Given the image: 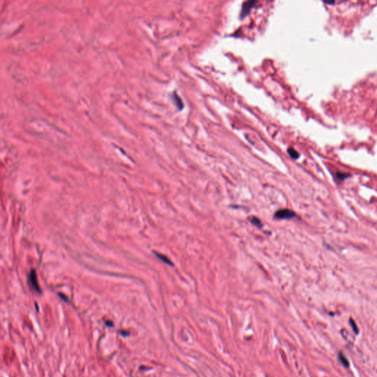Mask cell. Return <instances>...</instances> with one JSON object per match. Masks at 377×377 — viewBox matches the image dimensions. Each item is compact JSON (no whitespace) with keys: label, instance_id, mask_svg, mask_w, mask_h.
Here are the masks:
<instances>
[{"label":"cell","instance_id":"obj_1","mask_svg":"<svg viewBox=\"0 0 377 377\" xmlns=\"http://www.w3.org/2000/svg\"><path fill=\"white\" fill-rule=\"evenodd\" d=\"M27 284L31 290L35 293L41 295L42 294V290L38 283L37 272L36 269H32L27 275Z\"/></svg>","mask_w":377,"mask_h":377},{"label":"cell","instance_id":"obj_2","mask_svg":"<svg viewBox=\"0 0 377 377\" xmlns=\"http://www.w3.org/2000/svg\"><path fill=\"white\" fill-rule=\"evenodd\" d=\"M275 218L279 220L283 219H291V218L296 217V213L293 211L287 208H284V209H280L277 211L274 214Z\"/></svg>","mask_w":377,"mask_h":377},{"label":"cell","instance_id":"obj_3","mask_svg":"<svg viewBox=\"0 0 377 377\" xmlns=\"http://www.w3.org/2000/svg\"><path fill=\"white\" fill-rule=\"evenodd\" d=\"M257 3L256 1H247L245 2L244 4L242 5V9L241 11V14H240V17L241 18H244L245 16L248 15V13H249V11H251L252 8L254 7L255 5Z\"/></svg>","mask_w":377,"mask_h":377},{"label":"cell","instance_id":"obj_4","mask_svg":"<svg viewBox=\"0 0 377 377\" xmlns=\"http://www.w3.org/2000/svg\"><path fill=\"white\" fill-rule=\"evenodd\" d=\"M339 360H340V363L344 365L346 368H348V366H349V363H348V360H347V358L345 356V355L343 354V353H339Z\"/></svg>","mask_w":377,"mask_h":377},{"label":"cell","instance_id":"obj_5","mask_svg":"<svg viewBox=\"0 0 377 377\" xmlns=\"http://www.w3.org/2000/svg\"><path fill=\"white\" fill-rule=\"evenodd\" d=\"M287 152H288V154H289L293 158L297 159V158H298V157H299V153H298L296 150L293 149V148H291V147L289 148V149L287 150Z\"/></svg>","mask_w":377,"mask_h":377},{"label":"cell","instance_id":"obj_6","mask_svg":"<svg viewBox=\"0 0 377 377\" xmlns=\"http://www.w3.org/2000/svg\"><path fill=\"white\" fill-rule=\"evenodd\" d=\"M251 223H253V225H255V226L258 227V228H261V227H262V224H261V221H260L257 217H252Z\"/></svg>","mask_w":377,"mask_h":377},{"label":"cell","instance_id":"obj_7","mask_svg":"<svg viewBox=\"0 0 377 377\" xmlns=\"http://www.w3.org/2000/svg\"><path fill=\"white\" fill-rule=\"evenodd\" d=\"M350 323H351V326L352 327V328H353V331H354V332L356 333V334H357L359 333L358 328H357V326H356V323H355L354 321H353V320H352V319H350Z\"/></svg>","mask_w":377,"mask_h":377},{"label":"cell","instance_id":"obj_8","mask_svg":"<svg viewBox=\"0 0 377 377\" xmlns=\"http://www.w3.org/2000/svg\"><path fill=\"white\" fill-rule=\"evenodd\" d=\"M349 176L348 175L346 174V173H337V177L338 179L340 180H344L345 178H348Z\"/></svg>","mask_w":377,"mask_h":377},{"label":"cell","instance_id":"obj_9","mask_svg":"<svg viewBox=\"0 0 377 377\" xmlns=\"http://www.w3.org/2000/svg\"><path fill=\"white\" fill-rule=\"evenodd\" d=\"M58 296H59L60 298L63 300V301H64L66 302H69V300H68L67 297L65 296L64 294H63V293H58Z\"/></svg>","mask_w":377,"mask_h":377}]
</instances>
